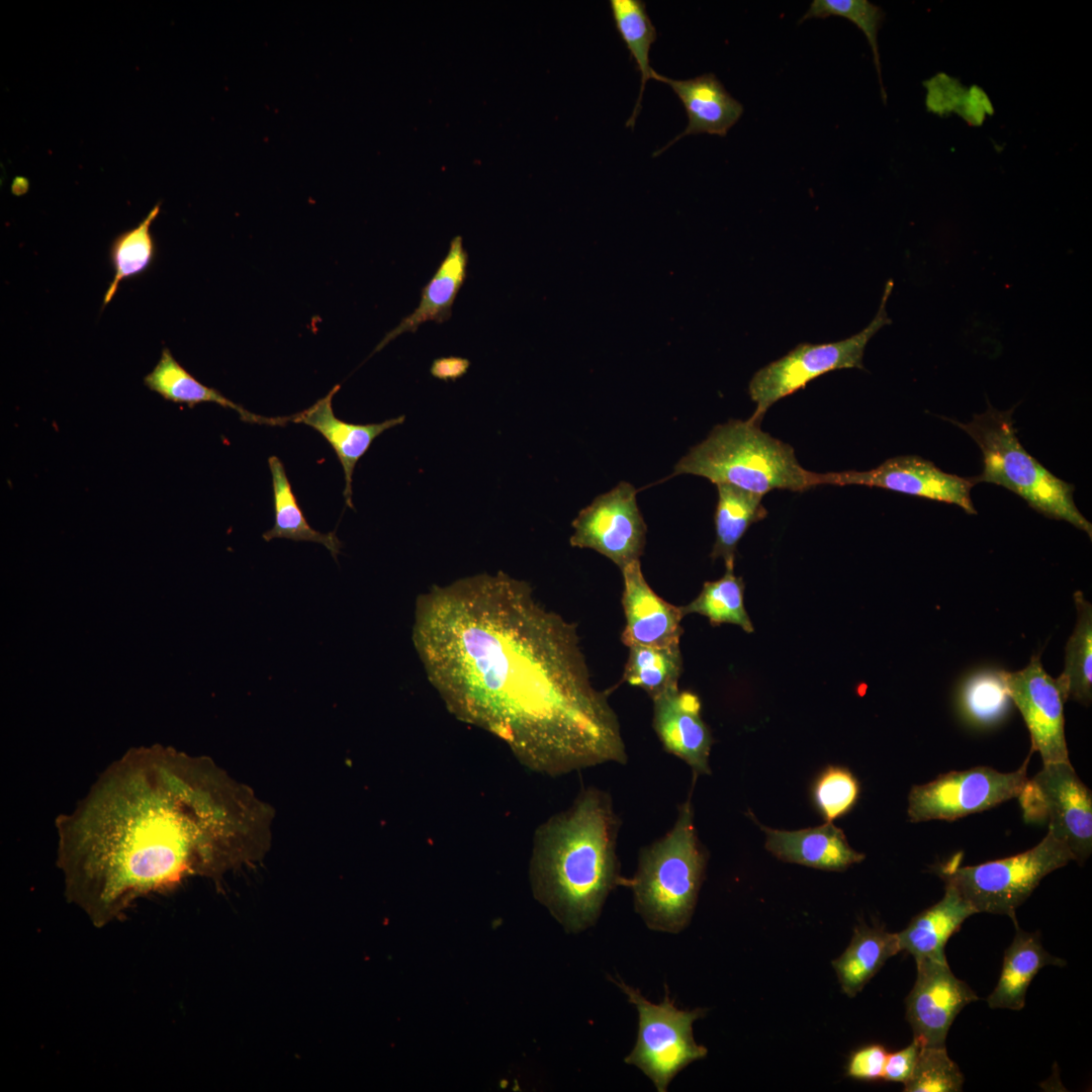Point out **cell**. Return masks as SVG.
<instances>
[{"label":"cell","mask_w":1092,"mask_h":1092,"mask_svg":"<svg viewBox=\"0 0 1092 1092\" xmlns=\"http://www.w3.org/2000/svg\"><path fill=\"white\" fill-rule=\"evenodd\" d=\"M413 642L458 719L500 738L533 771L560 776L628 756L576 625L504 572L435 585L417 600Z\"/></svg>","instance_id":"cell-1"},{"label":"cell","mask_w":1092,"mask_h":1092,"mask_svg":"<svg viewBox=\"0 0 1092 1092\" xmlns=\"http://www.w3.org/2000/svg\"><path fill=\"white\" fill-rule=\"evenodd\" d=\"M272 815L207 757L131 749L57 819L65 894L103 927L140 898L258 860L270 845Z\"/></svg>","instance_id":"cell-2"},{"label":"cell","mask_w":1092,"mask_h":1092,"mask_svg":"<svg viewBox=\"0 0 1092 1092\" xmlns=\"http://www.w3.org/2000/svg\"><path fill=\"white\" fill-rule=\"evenodd\" d=\"M620 825L611 796L588 787L535 832L533 895L568 932L593 926L611 891L623 884L617 856Z\"/></svg>","instance_id":"cell-3"},{"label":"cell","mask_w":1092,"mask_h":1092,"mask_svg":"<svg viewBox=\"0 0 1092 1092\" xmlns=\"http://www.w3.org/2000/svg\"><path fill=\"white\" fill-rule=\"evenodd\" d=\"M694 474L714 484H732L765 493L805 491L819 485V473L806 470L791 445L750 421L730 420L712 429L675 464L672 476Z\"/></svg>","instance_id":"cell-4"},{"label":"cell","mask_w":1092,"mask_h":1092,"mask_svg":"<svg viewBox=\"0 0 1092 1092\" xmlns=\"http://www.w3.org/2000/svg\"><path fill=\"white\" fill-rule=\"evenodd\" d=\"M706 863L689 796L670 830L641 848L634 877L623 880L633 891L636 912L649 928L677 933L688 926Z\"/></svg>","instance_id":"cell-5"},{"label":"cell","mask_w":1092,"mask_h":1092,"mask_svg":"<svg viewBox=\"0 0 1092 1092\" xmlns=\"http://www.w3.org/2000/svg\"><path fill=\"white\" fill-rule=\"evenodd\" d=\"M1014 408L999 411L988 401L986 412L974 415L967 424L946 419L965 431L982 452L983 471L973 477L974 481L1003 486L1037 513L1066 521L1091 538L1092 525L1074 502V485L1054 475L1019 442L1012 418Z\"/></svg>","instance_id":"cell-6"},{"label":"cell","mask_w":1092,"mask_h":1092,"mask_svg":"<svg viewBox=\"0 0 1092 1092\" xmlns=\"http://www.w3.org/2000/svg\"><path fill=\"white\" fill-rule=\"evenodd\" d=\"M961 855L935 867L936 874L977 913L1008 915L1012 920L1045 876L1074 860L1069 848L1050 831L1034 847L1006 858L963 867Z\"/></svg>","instance_id":"cell-7"},{"label":"cell","mask_w":1092,"mask_h":1092,"mask_svg":"<svg viewBox=\"0 0 1092 1092\" xmlns=\"http://www.w3.org/2000/svg\"><path fill=\"white\" fill-rule=\"evenodd\" d=\"M890 279L882 301L872 322L862 331L844 340L811 344L801 343L782 358L768 363L752 376L748 392L756 406L749 420L757 424L778 400L805 388L812 380L840 369H864L862 358L866 346L884 326L892 323L886 304L893 289Z\"/></svg>","instance_id":"cell-8"},{"label":"cell","mask_w":1092,"mask_h":1092,"mask_svg":"<svg viewBox=\"0 0 1092 1092\" xmlns=\"http://www.w3.org/2000/svg\"><path fill=\"white\" fill-rule=\"evenodd\" d=\"M615 983L638 1011L637 1040L625 1063L640 1069L658 1092H665L676 1074L707 1056V1049L698 1044L693 1035V1023L706 1010L678 1009L669 998L667 987L664 999L653 1004L637 989L622 981Z\"/></svg>","instance_id":"cell-9"},{"label":"cell","mask_w":1092,"mask_h":1092,"mask_svg":"<svg viewBox=\"0 0 1092 1092\" xmlns=\"http://www.w3.org/2000/svg\"><path fill=\"white\" fill-rule=\"evenodd\" d=\"M1027 822H1045L1083 863L1092 851V794L1071 762L1043 764L1018 796Z\"/></svg>","instance_id":"cell-10"},{"label":"cell","mask_w":1092,"mask_h":1092,"mask_svg":"<svg viewBox=\"0 0 1092 1092\" xmlns=\"http://www.w3.org/2000/svg\"><path fill=\"white\" fill-rule=\"evenodd\" d=\"M1031 753L1022 765L1012 772H1000L989 766L952 770L933 781L914 786L908 796V817L911 822L956 820L986 811L1018 797L1027 782V765Z\"/></svg>","instance_id":"cell-11"},{"label":"cell","mask_w":1092,"mask_h":1092,"mask_svg":"<svg viewBox=\"0 0 1092 1092\" xmlns=\"http://www.w3.org/2000/svg\"><path fill=\"white\" fill-rule=\"evenodd\" d=\"M636 493L632 484L623 481L597 496L573 520L571 546L593 549L621 569L639 560L647 528L637 506Z\"/></svg>","instance_id":"cell-12"},{"label":"cell","mask_w":1092,"mask_h":1092,"mask_svg":"<svg viewBox=\"0 0 1092 1092\" xmlns=\"http://www.w3.org/2000/svg\"><path fill=\"white\" fill-rule=\"evenodd\" d=\"M866 485L925 497L961 507L976 515L971 489L973 477L947 473L929 460L916 455L897 456L867 471L845 470L819 473V485Z\"/></svg>","instance_id":"cell-13"},{"label":"cell","mask_w":1092,"mask_h":1092,"mask_svg":"<svg viewBox=\"0 0 1092 1092\" xmlns=\"http://www.w3.org/2000/svg\"><path fill=\"white\" fill-rule=\"evenodd\" d=\"M1004 678L1029 731V753L1039 752L1043 764L1070 761L1065 737V702L1056 679L1042 667L1040 657L1033 655L1021 670L1004 671Z\"/></svg>","instance_id":"cell-14"},{"label":"cell","mask_w":1092,"mask_h":1092,"mask_svg":"<svg viewBox=\"0 0 1092 1092\" xmlns=\"http://www.w3.org/2000/svg\"><path fill=\"white\" fill-rule=\"evenodd\" d=\"M915 962L917 976L906 999L907 1020L923 1045H943L957 1015L978 996L953 975L947 962Z\"/></svg>","instance_id":"cell-15"},{"label":"cell","mask_w":1092,"mask_h":1092,"mask_svg":"<svg viewBox=\"0 0 1092 1092\" xmlns=\"http://www.w3.org/2000/svg\"><path fill=\"white\" fill-rule=\"evenodd\" d=\"M653 728L664 750L684 760L694 772L710 775L711 731L701 716L699 697L677 686L653 699Z\"/></svg>","instance_id":"cell-16"},{"label":"cell","mask_w":1092,"mask_h":1092,"mask_svg":"<svg viewBox=\"0 0 1092 1092\" xmlns=\"http://www.w3.org/2000/svg\"><path fill=\"white\" fill-rule=\"evenodd\" d=\"M621 570L624 579L622 605L626 617L622 642L628 647L679 645L684 632L680 608L654 593L643 576L640 560L632 561Z\"/></svg>","instance_id":"cell-17"},{"label":"cell","mask_w":1092,"mask_h":1092,"mask_svg":"<svg viewBox=\"0 0 1092 1092\" xmlns=\"http://www.w3.org/2000/svg\"><path fill=\"white\" fill-rule=\"evenodd\" d=\"M651 79L663 82L673 90L684 104L689 120L686 129L653 156H658L686 135L708 133L725 136L743 114V105L731 96L712 73L676 80L653 70Z\"/></svg>","instance_id":"cell-18"},{"label":"cell","mask_w":1092,"mask_h":1092,"mask_svg":"<svg viewBox=\"0 0 1092 1092\" xmlns=\"http://www.w3.org/2000/svg\"><path fill=\"white\" fill-rule=\"evenodd\" d=\"M340 389L336 385L323 398L308 408L292 415L291 422L304 424L318 432L332 446L342 464L345 474L344 497L346 505L352 503V478L357 462L368 451L375 438L384 431L401 425L405 417L389 419L381 423L351 424L338 419L333 411L332 399Z\"/></svg>","instance_id":"cell-19"},{"label":"cell","mask_w":1092,"mask_h":1092,"mask_svg":"<svg viewBox=\"0 0 1092 1092\" xmlns=\"http://www.w3.org/2000/svg\"><path fill=\"white\" fill-rule=\"evenodd\" d=\"M760 827L766 835L765 848L787 862L824 871H844L864 858V854L849 846L844 832L832 822L795 831Z\"/></svg>","instance_id":"cell-20"},{"label":"cell","mask_w":1092,"mask_h":1092,"mask_svg":"<svg viewBox=\"0 0 1092 1092\" xmlns=\"http://www.w3.org/2000/svg\"><path fill=\"white\" fill-rule=\"evenodd\" d=\"M467 267L468 254L463 246L462 238L457 236L451 240L445 258L423 287L417 308L385 335L374 352L381 350L403 333L416 332L425 323L441 324L448 321L452 315V307L457 294L467 277Z\"/></svg>","instance_id":"cell-21"},{"label":"cell","mask_w":1092,"mask_h":1092,"mask_svg":"<svg viewBox=\"0 0 1092 1092\" xmlns=\"http://www.w3.org/2000/svg\"><path fill=\"white\" fill-rule=\"evenodd\" d=\"M975 913L976 910L959 891L945 884L943 898L916 915L905 929L897 933L900 950L912 954L915 961L928 959L946 962L944 947L947 940Z\"/></svg>","instance_id":"cell-22"},{"label":"cell","mask_w":1092,"mask_h":1092,"mask_svg":"<svg viewBox=\"0 0 1092 1092\" xmlns=\"http://www.w3.org/2000/svg\"><path fill=\"white\" fill-rule=\"evenodd\" d=\"M1013 922L1015 936L1005 951L997 985L987 998L991 1008L1022 1009L1028 986L1039 970L1046 966H1066V961L1043 948L1037 933L1024 931L1017 920Z\"/></svg>","instance_id":"cell-23"},{"label":"cell","mask_w":1092,"mask_h":1092,"mask_svg":"<svg viewBox=\"0 0 1092 1092\" xmlns=\"http://www.w3.org/2000/svg\"><path fill=\"white\" fill-rule=\"evenodd\" d=\"M144 384L163 398L175 403L193 407L202 402H213L237 412L242 421L251 424L286 426L291 417L267 418L249 412L232 401L217 389L199 382L173 357L168 348H163L161 357L153 370L144 377Z\"/></svg>","instance_id":"cell-24"},{"label":"cell","mask_w":1092,"mask_h":1092,"mask_svg":"<svg viewBox=\"0 0 1092 1092\" xmlns=\"http://www.w3.org/2000/svg\"><path fill=\"white\" fill-rule=\"evenodd\" d=\"M900 950L897 933L858 925L845 950L832 962L841 990L854 997Z\"/></svg>","instance_id":"cell-25"},{"label":"cell","mask_w":1092,"mask_h":1092,"mask_svg":"<svg viewBox=\"0 0 1092 1092\" xmlns=\"http://www.w3.org/2000/svg\"><path fill=\"white\" fill-rule=\"evenodd\" d=\"M718 502L714 515L716 539L713 560L722 558L725 567H734L736 549L748 528L763 520L767 511L762 494L732 484H717Z\"/></svg>","instance_id":"cell-26"},{"label":"cell","mask_w":1092,"mask_h":1092,"mask_svg":"<svg viewBox=\"0 0 1092 1092\" xmlns=\"http://www.w3.org/2000/svg\"><path fill=\"white\" fill-rule=\"evenodd\" d=\"M272 477L274 525L263 534L267 542L286 538L296 542H314L324 545L336 559L342 543L334 532L322 533L313 529L298 505L281 460L276 456L268 459Z\"/></svg>","instance_id":"cell-27"},{"label":"cell","mask_w":1092,"mask_h":1092,"mask_svg":"<svg viewBox=\"0 0 1092 1092\" xmlns=\"http://www.w3.org/2000/svg\"><path fill=\"white\" fill-rule=\"evenodd\" d=\"M1077 624L1065 648V668L1056 679L1064 702L1089 706L1092 700V607L1083 593L1074 594Z\"/></svg>","instance_id":"cell-28"},{"label":"cell","mask_w":1092,"mask_h":1092,"mask_svg":"<svg viewBox=\"0 0 1092 1092\" xmlns=\"http://www.w3.org/2000/svg\"><path fill=\"white\" fill-rule=\"evenodd\" d=\"M610 8L617 31L626 44L641 76L639 96L633 112L626 122V126L633 127L641 109L646 82L651 79L653 71L649 64V52L652 43L656 40V28L642 0H610Z\"/></svg>","instance_id":"cell-29"},{"label":"cell","mask_w":1092,"mask_h":1092,"mask_svg":"<svg viewBox=\"0 0 1092 1092\" xmlns=\"http://www.w3.org/2000/svg\"><path fill=\"white\" fill-rule=\"evenodd\" d=\"M724 575L713 581H706L699 596L686 606H681L682 616L699 614L709 619L713 626L733 624L743 631L752 633L754 627L744 606L745 584L741 576L734 574V567H725Z\"/></svg>","instance_id":"cell-30"},{"label":"cell","mask_w":1092,"mask_h":1092,"mask_svg":"<svg viewBox=\"0 0 1092 1092\" xmlns=\"http://www.w3.org/2000/svg\"><path fill=\"white\" fill-rule=\"evenodd\" d=\"M624 668L623 681L644 690L651 699L677 686L682 671L679 645L653 647L633 645Z\"/></svg>","instance_id":"cell-31"},{"label":"cell","mask_w":1092,"mask_h":1092,"mask_svg":"<svg viewBox=\"0 0 1092 1092\" xmlns=\"http://www.w3.org/2000/svg\"><path fill=\"white\" fill-rule=\"evenodd\" d=\"M160 208V203L156 204L136 226L122 232L113 240L110 258L114 275L105 292L103 306L112 299L122 280L138 276L151 266L156 254L151 225Z\"/></svg>","instance_id":"cell-32"},{"label":"cell","mask_w":1092,"mask_h":1092,"mask_svg":"<svg viewBox=\"0 0 1092 1092\" xmlns=\"http://www.w3.org/2000/svg\"><path fill=\"white\" fill-rule=\"evenodd\" d=\"M1011 702L1003 670L974 674L965 682L961 692V706L965 716L981 726L999 722L1005 717Z\"/></svg>","instance_id":"cell-33"},{"label":"cell","mask_w":1092,"mask_h":1092,"mask_svg":"<svg viewBox=\"0 0 1092 1092\" xmlns=\"http://www.w3.org/2000/svg\"><path fill=\"white\" fill-rule=\"evenodd\" d=\"M832 15L848 19L864 33L873 51L881 94L884 102H886L887 95L882 82L877 40L878 31L885 16L884 12L879 6L868 0H814L800 22L809 18H826Z\"/></svg>","instance_id":"cell-34"},{"label":"cell","mask_w":1092,"mask_h":1092,"mask_svg":"<svg viewBox=\"0 0 1092 1092\" xmlns=\"http://www.w3.org/2000/svg\"><path fill=\"white\" fill-rule=\"evenodd\" d=\"M964 1076L945 1045H922L914 1071L904 1083L906 1092L962 1091Z\"/></svg>","instance_id":"cell-35"},{"label":"cell","mask_w":1092,"mask_h":1092,"mask_svg":"<svg viewBox=\"0 0 1092 1092\" xmlns=\"http://www.w3.org/2000/svg\"><path fill=\"white\" fill-rule=\"evenodd\" d=\"M859 793V783L849 769L829 765L814 782L812 798L825 821L832 822L853 808Z\"/></svg>","instance_id":"cell-36"},{"label":"cell","mask_w":1092,"mask_h":1092,"mask_svg":"<svg viewBox=\"0 0 1092 1092\" xmlns=\"http://www.w3.org/2000/svg\"><path fill=\"white\" fill-rule=\"evenodd\" d=\"M888 1052L881 1044H869L854 1051L846 1066V1075L860 1081L883 1079Z\"/></svg>","instance_id":"cell-37"},{"label":"cell","mask_w":1092,"mask_h":1092,"mask_svg":"<svg viewBox=\"0 0 1092 1092\" xmlns=\"http://www.w3.org/2000/svg\"><path fill=\"white\" fill-rule=\"evenodd\" d=\"M922 1042L913 1038L906 1048L892 1054H888L883 1079L889 1082L906 1083L915 1068Z\"/></svg>","instance_id":"cell-38"},{"label":"cell","mask_w":1092,"mask_h":1092,"mask_svg":"<svg viewBox=\"0 0 1092 1092\" xmlns=\"http://www.w3.org/2000/svg\"><path fill=\"white\" fill-rule=\"evenodd\" d=\"M470 361L466 358L450 356L435 359L431 365V374L440 380L449 381L462 377L468 370Z\"/></svg>","instance_id":"cell-39"}]
</instances>
